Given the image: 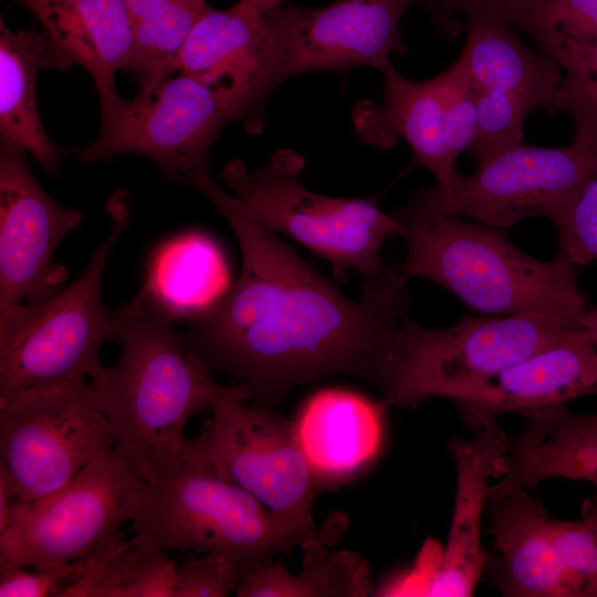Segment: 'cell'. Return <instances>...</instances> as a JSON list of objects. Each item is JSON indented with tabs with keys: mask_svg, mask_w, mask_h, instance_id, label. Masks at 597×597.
Segmentation results:
<instances>
[{
	"mask_svg": "<svg viewBox=\"0 0 597 597\" xmlns=\"http://www.w3.org/2000/svg\"><path fill=\"white\" fill-rule=\"evenodd\" d=\"M427 6L432 13V19L438 27L447 32L454 31L451 15L459 11L464 13L467 10L482 6L491 0H417Z\"/></svg>",
	"mask_w": 597,
	"mask_h": 597,
	"instance_id": "cell-35",
	"label": "cell"
},
{
	"mask_svg": "<svg viewBox=\"0 0 597 597\" xmlns=\"http://www.w3.org/2000/svg\"><path fill=\"white\" fill-rule=\"evenodd\" d=\"M488 503L500 553L491 563V576L504 596L583 597L582 585L562 565L553 519L538 500L516 489Z\"/></svg>",
	"mask_w": 597,
	"mask_h": 597,
	"instance_id": "cell-18",
	"label": "cell"
},
{
	"mask_svg": "<svg viewBox=\"0 0 597 597\" xmlns=\"http://www.w3.org/2000/svg\"><path fill=\"white\" fill-rule=\"evenodd\" d=\"M242 569L217 554L202 553L176 567L172 597H223L234 593Z\"/></svg>",
	"mask_w": 597,
	"mask_h": 597,
	"instance_id": "cell-33",
	"label": "cell"
},
{
	"mask_svg": "<svg viewBox=\"0 0 597 597\" xmlns=\"http://www.w3.org/2000/svg\"><path fill=\"white\" fill-rule=\"evenodd\" d=\"M548 111H565L573 119L575 138L597 142V46L570 61Z\"/></svg>",
	"mask_w": 597,
	"mask_h": 597,
	"instance_id": "cell-30",
	"label": "cell"
},
{
	"mask_svg": "<svg viewBox=\"0 0 597 597\" xmlns=\"http://www.w3.org/2000/svg\"><path fill=\"white\" fill-rule=\"evenodd\" d=\"M385 76L381 103L363 102L353 113L355 130L366 144L388 148L398 137L413 153L415 163L437 179L440 193L453 190L461 175L447 148L442 95L438 77L416 82L404 77L392 64Z\"/></svg>",
	"mask_w": 597,
	"mask_h": 597,
	"instance_id": "cell-19",
	"label": "cell"
},
{
	"mask_svg": "<svg viewBox=\"0 0 597 597\" xmlns=\"http://www.w3.org/2000/svg\"><path fill=\"white\" fill-rule=\"evenodd\" d=\"M255 11L263 13L281 6L283 0H241Z\"/></svg>",
	"mask_w": 597,
	"mask_h": 597,
	"instance_id": "cell-38",
	"label": "cell"
},
{
	"mask_svg": "<svg viewBox=\"0 0 597 597\" xmlns=\"http://www.w3.org/2000/svg\"><path fill=\"white\" fill-rule=\"evenodd\" d=\"M473 9L523 30L563 69L597 46V0H491Z\"/></svg>",
	"mask_w": 597,
	"mask_h": 597,
	"instance_id": "cell-27",
	"label": "cell"
},
{
	"mask_svg": "<svg viewBox=\"0 0 597 597\" xmlns=\"http://www.w3.org/2000/svg\"><path fill=\"white\" fill-rule=\"evenodd\" d=\"M177 72L220 92L251 134L262 130L268 98L282 83L265 18L241 0L200 19L177 57Z\"/></svg>",
	"mask_w": 597,
	"mask_h": 597,
	"instance_id": "cell-15",
	"label": "cell"
},
{
	"mask_svg": "<svg viewBox=\"0 0 597 597\" xmlns=\"http://www.w3.org/2000/svg\"><path fill=\"white\" fill-rule=\"evenodd\" d=\"M74 64L45 31H12L0 19V133L27 153L43 170L61 174V153L41 122L35 98V81L41 70H66Z\"/></svg>",
	"mask_w": 597,
	"mask_h": 597,
	"instance_id": "cell-22",
	"label": "cell"
},
{
	"mask_svg": "<svg viewBox=\"0 0 597 597\" xmlns=\"http://www.w3.org/2000/svg\"><path fill=\"white\" fill-rule=\"evenodd\" d=\"M101 129L76 149L83 164L116 155L150 158L170 180L192 186L209 174V149L221 128L237 122L231 103L199 80L177 72L132 100L117 91L100 96Z\"/></svg>",
	"mask_w": 597,
	"mask_h": 597,
	"instance_id": "cell-9",
	"label": "cell"
},
{
	"mask_svg": "<svg viewBox=\"0 0 597 597\" xmlns=\"http://www.w3.org/2000/svg\"><path fill=\"white\" fill-rule=\"evenodd\" d=\"M130 33L128 71L146 91L175 73L190 32L212 8L206 0H124Z\"/></svg>",
	"mask_w": 597,
	"mask_h": 597,
	"instance_id": "cell-26",
	"label": "cell"
},
{
	"mask_svg": "<svg viewBox=\"0 0 597 597\" xmlns=\"http://www.w3.org/2000/svg\"><path fill=\"white\" fill-rule=\"evenodd\" d=\"M479 164L450 192L432 188L396 218L404 223L432 216L469 217L506 229L526 218L545 217L556 224L597 175V142L575 138L556 148L523 142Z\"/></svg>",
	"mask_w": 597,
	"mask_h": 597,
	"instance_id": "cell-10",
	"label": "cell"
},
{
	"mask_svg": "<svg viewBox=\"0 0 597 597\" xmlns=\"http://www.w3.org/2000/svg\"><path fill=\"white\" fill-rule=\"evenodd\" d=\"M171 322L142 290L116 311L117 364L91 377L114 450L144 483L177 460L189 420L210 411L226 388Z\"/></svg>",
	"mask_w": 597,
	"mask_h": 597,
	"instance_id": "cell-2",
	"label": "cell"
},
{
	"mask_svg": "<svg viewBox=\"0 0 597 597\" xmlns=\"http://www.w3.org/2000/svg\"><path fill=\"white\" fill-rule=\"evenodd\" d=\"M583 515L589 516L597 523V495L584 503Z\"/></svg>",
	"mask_w": 597,
	"mask_h": 597,
	"instance_id": "cell-39",
	"label": "cell"
},
{
	"mask_svg": "<svg viewBox=\"0 0 597 597\" xmlns=\"http://www.w3.org/2000/svg\"><path fill=\"white\" fill-rule=\"evenodd\" d=\"M176 567L165 551L124 540L92 556L61 597H172Z\"/></svg>",
	"mask_w": 597,
	"mask_h": 597,
	"instance_id": "cell-28",
	"label": "cell"
},
{
	"mask_svg": "<svg viewBox=\"0 0 597 597\" xmlns=\"http://www.w3.org/2000/svg\"><path fill=\"white\" fill-rule=\"evenodd\" d=\"M230 287L221 248L206 233L189 231L157 251L143 291L171 321H187L219 304Z\"/></svg>",
	"mask_w": 597,
	"mask_h": 597,
	"instance_id": "cell-24",
	"label": "cell"
},
{
	"mask_svg": "<svg viewBox=\"0 0 597 597\" xmlns=\"http://www.w3.org/2000/svg\"><path fill=\"white\" fill-rule=\"evenodd\" d=\"M464 14L467 40L458 60L474 86L519 98L532 109L548 111L563 81L561 65L532 52L512 25L496 15L480 9Z\"/></svg>",
	"mask_w": 597,
	"mask_h": 597,
	"instance_id": "cell-23",
	"label": "cell"
},
{
	"mask_svg": "<svg viewBox=\"0 0 597 597\" xmlns=\"http://www.w3.org/2000/svg\"><path fill=\"white\" fill-rule=\"evenodd\" d=\"M476 92L478 128L470 149L481 163L524 142L523 124L533 109L526 103L510 95L478 88Z\"/></svg>",
	"mask_w": 597,
	"mask_h": 597,
	"instance_id": "cell-29",
	"label": "cell"
},
{
	"mask_svg": "<svg viewBox=\"0 0 597 597\" xmlns=\"http://www.w3.org/2000/svg\"><path fill=\"white\" fill-rule=\"evenodd\" d=\"M468 440L453 438L450 451L457 470V492L446 547L427 578L425 596H472L489 559L481 542L482 514L489 481L503 474L511 439L496 419L468 416Z\"/></svg>",
	"mask_w": 597,
	"mask_h": 597,
	"instance_id": "cell-16",
	"label": "cell"
},
{
	"mask_svg": "<svg viewBox=\"0 0 597 597\" xmlns=\"http://www.w3.org/2000/svg\"><path fill=\"white\" fill-rule=\"evenodd\" d=\"M304 166L300 154L281 149L253 170L233 159L221 178L268 229L326 260L337 282H344L349 270L360 273L363 281L378 276L385 269L380 258L385 240L404 235L405 226L375 200L308 190L301 181Z\"/></svg>",
	"mask_w": 597,
	"mask_h": 597,
	"instance_id": "cell-7",
	"label": "cell"
},
{
	"mask_svg": "<svg viewBox=\"0 0 597 597\" xmlns=\"http://www.w3.org/2000/svg\"><path fill=\"white\" fill-rule=\"evenodd\" d=\"M41 23L56 48L90 74L100 94L116 91L127 70L132 33L124 0H12Z\"/></svg>",
	"mask_w": 597,
	"mask_h": 597,
	"instance_id": "cell-21",
	"label": "cell"
},
{
	"mask_svg": "<svg viewBox=\"0 0 597 597\" xmlns=\"http://www.w3.org/2000/svg\"><path fill=\"white\" fill-rule=\"evenodd\" d=\"M193 187L229 223L242 255L223 300L185 321L184 336L208 368L228 374L251 405L268 408L328 376L373 385L387 336L409 305L408 277L398 266L363 281L362 297L353 301L211 174Z\"/></svg>",
	"mask_w": 597,
	"mask_h": 597,
	"instance_id": "cell-1",
	"label": "cell"
},
{
	"mask_svg": "<svg viewBox=\"0 0 597 597\" xmlns=\"http://www.w3.org/2000/svg\"><path fill=\"white\" fill-rule=\"evenodd\" d=\"M437 77L442 95L446 144L457 161L475 137L478 92L459 60Z\"/></svg>",
	"mask_w": 597,
	"mask_h": 597,
	"instance_id": "cell-31",
	"label": "cell"
},
{
	"mask_svg": "<svg viewBox=\"0 0 597 597\" xmlns=\"http://www.w3.org/2000/svg\"><path fill=\"white\" fill-rule=\"evenodd\" d=\"M584 597H597V579L587 586Z\"/></svg>",
	"mask_w": 597,
	"mask_h": 597,
	"instance_id": "cell-40",
	"label": "cell"
},
{
	"mask_svg": "<svg viewBox=\"0 0 597 597\" xmlns=\"http://www.w3.org/2000/svg\"><path fill=\"white\" fill-rule=\"evenodd\" d=\"M91 557L44 568H0L1 597H61L63 590L88 570Z\"/></svg>",
	"mask_w": 597,
	"mask_h": 597,
	"instance_id": "cell-34",
	"label": "cell"
},
{
	"mask_svg": "<svg viewBox=\"0 0 597 597\" xmlns=\"http://www.w3.org/2000/svg\"><path fill=\"white\" fill-rule=\"evenodd\" d=\"M312 540L302 545V570L291 574L282 563L266 561L242 572L239 597H364L373 582L367 561L353 551L328 549Z\"/></svg>",
	"mask_w": 597,
	"mask_h": 597,
	"instance_id": "cell-25",
	"label": "cell"
},
{
	"mask_svg": "<svg viewBox=\"0 0 597 597\" xmlns=\"http://www.w3.org/2000/svg\"><path fill=\"white\" fill-rule=\"evenodd\" d=\"M378 402L338 388L314 394L294 422L301 448L327 489L339 486L377 455L383 437Z\"/></svg>",
	"mask_w": 597,
	"mask_h": 597,
	"instance_id": "cell-20",
	"label": "cell"
},
{
	"mask_svg": "<svg viewBox=\"0 0 597 597\" xmlns=\"http://www.w3.org/2000/svg\"><path fill=\"white\" fill-rule=\"evenodd\" d=\"M27 151L0 143V310L34 304L60 291L67 277L52 256L83 214L56 202L36 181Z\"/></svg>",
	"mask_w": 597,
	"mask_h": 597,
	"instance_id": "cell-14",
	"label": "cell"
},
{
	"mask_svg": "<svg viewBox=\"0 0 597 597\" xmlns=\"http://www.w3.org/2000/svg\"><path fill=\"white\" fill-rule=\"evenodd\" d=\"M248 400L241 386H226L199 434L187 438V444L286 526L334 545L347 520L334 514L323 528L316 527L312 506L327 488L312 470L294 422L272 408L247 405Z\"/></svg>",
	"mask_w": 597,
	"mask_h": 597,
	"instance_id": "cell-8",
	"label": "cell"
},
{
	"mask_svg": "<svg viewBox=\"0 0 597 597\" xmlns=\"http://www.w3.org/2000/svg\"><path fill=\"white\" fill-rule=\"evenodd\" d=\"M413 1L338 0L316 9L280 6L263 12L282 82L311 71H385L392 53H408L399 22Z\"/></svg>",
	"mask_w": 597,
	"mask_h": 597,
	"instance_id": "cell-13",
	"label": "cell"
},
{
	"mask_svg": "<svg viewBox=\"0 0 597 597\" xmlns=\"http://www.w3.org/2000/svg\"><path fill=\"white\" fill-rule=\"evenodd\" d=\"M555 226L559 235L558 254L572 264L584 265L597 260V175Z\"/></svg>",
	"mask_w": 597,
	"mask_h": 597,
	"instance_id": "cell-32",
	"label": "cell"
},
{
	"mask_svg": "<svg viewBox=\"0 0 597 597\" xmlns=\"http://www.w3.org/2000/svg\"><path fill=\"white\" fill-rule=\"evenodd\" d=\"M143 483L113 449L59 491L18 503L0 533V568L71 563L121 543Z\"/></svg>",
	"mask_w": 597,
	"mask_h": 597,
	"instance_id": "cell-11",
	"label": "cell"
},
{
	"mask_svg": "<svg viewBox=\"0 0 597 597\" xmlns=\"http://www.w3.org/2000/svg\"><path fill=\"white\" fill-rule=\"evenodd\" d=\"M115 444L85 379L28 389L0 401V463L17 504L59 491Z\"/></svg>",
	"mask_w": 597,
	"mask_h": 597,
	"instance_id": "cell-12",
	"label": "cell"
},
{
	"mask_svg": "<svg viewBox=\"0 0 597 597\" xmlns=\"http://www.w3.org/2000/svg\"><path fill=\"white\" fill-rule=\"evenodd\" d=\"M129 522L134 544L221 555L242 572L320 540L286 526L251 493L223 478L187 440L177 460L142 484Z\"/></svg>",
	"mask_w": 597,
	"mask_h": 597,
	"instance_id": "cell-4",
	"label": "cell"
},
{
	"mask_svg": "<svg viewBox=\"0 0 597 597\" xmlns=\"http://www.w3.org/2000/svg\"><path fill=\"white\" fill-rule=\"evenodd\" d=\"M108 212L111 232L72 284L39 303L0 310V401L28 389L91 378L102 366L100 349L112 341L116 317L103 301V275L127 226L128 208L113 200Z\"/></svg>",
	"mask_w": 597,
	"mask_h": 597,
	"instance_id": "cell-6",
	"label": "cell"
},
{
	"mask_svg": "<svg viewBox=\"0 0 597 597\" xmlns=\"http://www.w3.org/2000/svg\"><path fill=\"white\" fill-rule=\"evenodd\" d=\"M597 395V347L586 329L561 344L509 365L488 378L449 395L462 418L527 417Z\"/></svg>",
	"mask_w": 597,
	"mask_h": 597,
	"instance_id": "cell-17",
	"label": "cell"
},
{
	"mask_svg": "<svg viewBox=\"0 0 597 597\" xmlns=\"http://www.w3.org/2000/svg\"><path fill=\"white\" fill-rule=\"evenodd\" d=\"M582 328L541 314L464 317L447 328L404 315L389 332L374 387L379 406L415 408L448 398L515 362L575 337Z\"/></svg>",
	"mask_w": 597,
	"mask_h": 597,
	"instance_id": "cell-5",
	"label": "cell"
},
{
	"mask_svg": "<svg viewBox=\"0 0 597 597\" xmlns=\"http://www.w3.org/2000/svg\"><path fill=\"white\" fill-rule=\"evenodd\" d=\"M407 277L439 284L470 308L488 315L541 314L582 328L585 297L573 264L563 255L535 259L502 229L457 216H432L402 223Z\"/></svg>",
	"mask_w": 597,
	"mask_h": 597,
	"instance_id": "cell-3",
	"label": "cell"
},
{
	"mask_svg": "<svg viewBox=\"0 0 597 597\" xmlns=\"http://www.w3.org/2000/svg\"><path fill=\"white\" fill-rule=\"evenodd\" d=\"M580 326L588 332L593 344L597 347V307L585 311Z\"/></svg>",
	"mask_w": 597,
	"mask_h": 597,
	"instance_id": "cell-37",
	"label": "cell"
},
{
	"mask_svg": "<svg viewBox=\"0 0 597 597\" xmlns=\"http://www.w3.org/2000/svg\"><path fill=\"white\" fill-rule=\"evenodd\" d=\"M17 496L11 480L3 464L0 463V533L7 527Z\"/></svg>",
	"mask_w": 597,
	"mask_h": 597,
	"instance_id": "cell-36",
	"label": "cell"
}]
</instances>
